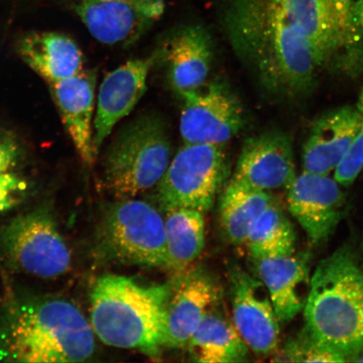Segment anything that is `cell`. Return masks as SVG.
<instances>
[{
  "label": "cell",
  "instance_id": "cell-1",
  "mask_svg": "<svg viewBox=\"0 0 363 363\" xmlns=\"http://www.w3.org/2000/svg\"><path fill=\"white\" fill-rule=\"evenodd\" d=\"M224 25L235 54L266 92L292 101L315 88L322 67L310 42L269 0H230Z\"/></svg>",
  "mask_w": 363,
  "mask_h": 363
},
{
  "label": "cell",
  "instance_id": "cell-2",
  "mask_svg": "<svg viewBox=\"0 0 363 363\" xmlns=\"http://www.w3.org/2000/svg\"><path fill=\"white\" fill-rule=\"evenodd\" d=\"M92 326L74 303L60 298L13 303L0 324V360L84 362L93 357Z\"/></svg>",
  "mask_w": 363,
  "mask_h": 363
},
{
  "label": "cell",
  "instance_id": "cell-3",
  "mask_svg": "<svg viewBox=\"0 0 363 363\" xmlns=\"http://www.w3.org/2000/svg\"><path fill=\"white\" fill-rule=\"evenodd\" d=\"M169 284H143L108 274L95 281L90 294V322L108 346L134 349L149 357L167 347Z\"/></svg>",
  "mask_w": 363,
  "mask_h": 363
},
{
  "label": "cell",
  "instance_id": "cell-4",
  "mask_svg": "<svg viewBox=\"0 0 363 363\" xmlns=\"http://www.w3.org/2000/svg\"><path fill=\"white\" fill-rule=\"evenodd\" d=\"M305 328L352 362L363 347V270L347 250L322 260L311 279Z\"/></svg>",
  "mask_w": 363,
  "mask_h": 363
},
{
  "label": "cell",
  "instance_id": "cell-5",
  "mask_svg": "<svg viewBox=\"0 0 363 363\" xmlns=\"http://www.w3.org/2000/svg\"><path fill=\"white\" fill-rule=\"evenodd\" d=\"M172 158L166 121L155 113L140 115L118 130L104 152V186L117 199L136 198L157 187Z\"/></svg>",
  "mask_w": 363,
  "mask_h": 363
},
{
  "label": "cell",
  "instance_id": "cell-6",
  "mask_svg": "<svg viewBox=\"0 0 363 363\" xmlns=\"http://www.w3.org/2000/svg\"><path fill=\"white\" fill-rule=\"evenodd\" d=\"M306 35L318 62L357 69L363 34L352 19L354 0H269Z\"/></svg>",
  "mask_w": 363,
  "mask_h": 363
},
{
  "label": "cell",
  "instance_id": "cell-7",
  "mask_svg": "<svg viewBox=\"0 0 363 363\" xmlns=\"http://www.w3.org/2000/svg\"><path fill=\"white\" fill-rule=\"evenodd\" d=\"M98 242L107 259L169 269L164 217L142 199H118L112 204L104 216Z\"/></svg>",
  "mask_w": 363,
  "mask_h": 363
},
{
  "label": "cell",
  "instance_id": "cell-8",
  "mask_svg": "<svg viewBox=\"0 0 363 363\" xmlns=\"http://www.w3.org/2000/svg\"><path fill=\"white\" fill-rule=\"evenodd\" d=\"M0 253L13 269L55 279L71 267V252L48 206L12 218L0 227Z\"/></svg>",
  "mask_w": 363,
  "mask_h": 363
},
{
  "label": "cell",
  "instance_id": "cell-9",
  "mask_svg": "<svg viewBox=\"0 0 363 363\" xmlns=\"http://www.w3.org/2000/svg\"><path fill=\"white\" fill-rule=\"evenodd\" d=\"M225 145L184 143L157 184L163 211L174 208L211 210L228 170Z\"/></svg>",
  "mask_w": 363,
  "mask_h": 363
},
{
  "label": "cell",
  "instance_id": "cell-10",
  "mask_svg": "<svg viewBox=\"0 0 363 363\" xmlns=\"http://www.w3.org/2000/svg\"><path fill=\"white\" fill-rule=\"evenodd\" d=\"M180 97L179 130L184 143L225 145L242 129V103L222 82H212Z\"/></svg>",
  "mask_w": 363,
  "mask_h": 363
},
{
  "label": "cell",
  "instance_id": "cell-11",
  "mask_svg": "<svg viewBox=\"0 0 363 363\" xmlns=\"http://www.w3.org/2000/svg\"><path fill=\"white\" fill-rule=\"evenodd\" d=\"M98 42L130 47L161 19L163 0H62Z\"/></svg>",
  "mask_w": 363,
  "mask_h": 363
},
{
  "label": "cell",
  "instance_id": "cell-12",
  "mask_svg": "<svg viewBox=\"0 0 363 363\" xmlns=\"http://www.w3.org/2000/svg\"><path fill=\"white\" fill-rule=\"evenodd\" d=\"M233 324L247 347L258 355L278 351L280 321L260 279L234 269L230 272Z\"/></svg>",
  "mask_w": 363,
  "mask_h": 363
},
{
  "label": "cell",
  "instance_id": "cell-13",
  "mask_svg": "<svg viewBox=\"0 0 363 363\" xmlns=\"http://www.w3.org/2000/svg\"><path fill=\"white\" fill-rule=\"evenodd\" d=\"M157 52L130 60L108 72L98 91L94 120V148L98 154L120 121L128 116L147 89Z\"/></svg>",
  "mask_w": 363,
  "mask_h": 363
},
{
  "label": "cell",
  "instance_id": "cell-14",
  "mask_svg": "<svg viewBox=\"0 0 363 363\" xmlns=\"http://www.w3.org/2000/svg\"><path fill=\"white\" fill-rule=\"evenodd\" d=\"M340 186L329 175L303 171L286 189L289 211L312 242L328 239L342 220L345 199Z\"/></svg>",
  "mask_w": 363,
  "mask_h": 363
},
{
  "label": "cell",
  "instance_id": "cell-15",
  "mask_svg": "<svg viewBox=\"0 0 363 363\" xmlns=\"http://www.w3.org/2000/svg\"><path fill=\"white\" fill-rule=\"evenodd\" d=\"M296 176L291 140L283 131L270 130L244 143L231 180L271 192L287 189Z\"/></svg>",
  "mask_w": 363,
  "mask_h": 363
},
{
  "label": "cell",
  "instance_id": "cell-16",
  "mask_svg": "<svg viewBox=\"0 0 363 363\" xmlns=\"http://www.w3.org/2000/svg\"><path fill=\"white\" fill-rule=\"evenodd\" d=\"M362 124L357 106L334 108L313 124L303 148L305 172L329 175L346 157Z\"/></svg>",
  "mask_w": 363,
  "mask_h": 363
},
{
  "label": "cell",
  "instance_id": "cell-17",
  "mask_svg": "<svg viewBox=\"0 0 363 363\" xmlns=\"http://www.w3.org/2000/svg\"><path fill=\"white\" fill-rule=\"evenodd\" d=\"M172 88L180 96L207 84L214 62L211 35L202 26L182 27L167 39L162 48Z\"/></svg>",
  "mask_w": 363,
  "mask_h": 363
},
{
  "label": "cell",
  "instance_id": "cell-18",
  "mask_svg": "<svg viewBox=\"0 0 363 363\" xmlns=\"http://www.w3.org/2000/svg\"><path fill=\"white\" fill-rule=\"evenodd\" d=\"M96 84V72L84 70L48 85L62 123L82 161L87 165L93 164L97 157L93 143Z\"/></svg>",
  "mask_w": 363,
  "mask_h": 363
},
{
  "label": "cell",
  "instance_id": "cell-19",
  "mask_svg": "<svg viewBox=\"0 0 363 363\" xmlns=\"http://www.w3.org/2000/svg\"><path fill=\"white\" fill-rule=\"evenodd\" d=\"M220 297L219 285L207 272L196 269L185 275L170 295L167 347H187L203 317Z\"/></svg>",
  "mask_w": 363,
  "mask_h": 363
},
{
  "label": "cell",
  "instance_id": "cell-20",
  "mask_svg": "<svg viewBox=\"0 0 363 363\" xmlns=\"http://www.w3.org/2000/svg\"><path fill=\"white\" fill-rule=\"evenodd\" d=\"M258 278L269 292L280 323L303 311L310 289V255L306 253L254 260Z\"/></svg>",
  "mask_w": 363,
  "mask_h": 363
},
{
  "label": "cell",
  "instance_id": "cell-21",
  "mask_svg": "<svg viewBox=\"0 0 363 363\" xmlns=\"http://www.w3.org/2000/svg\"><path fill=\"white\" fill-rule=\"evenodd\" d=\"M17 52L48 85L70 79L84 70V55L79 45L61 33L27 34L18 43Z\"/></svg>",
  "mask_w": 363,
  "mask_h": 363
},
{
  "label": "cell",
  "instance_id": "cell-22",
  "mask_svg": "<svg viewBox=\"0 0 363 363\" xmlns=\"http://www.w3.org/2000/svg\"><path fill=\"white\" fill-rule=\"evenodd\" d=\"M187 347L193 360L203 363L244 362L249 350L234 324L215 307L203 317Z\"/></svg>",
  "mask_w": 363,
  "mask_h": 363
},
{
  "label": "cell",
  "instance_id": "cell-23",
  "mask_svg": "<svg viewBox=\"0 0 363 363\" xmlns=\"http://www.w3.org/2000/svg\"><path fill=\"white\" fill-rule=\"evenodd\" d=\"M165 237L169 269L183 271L201 256L206 244L203 212L190 208L166 211Z\"/></svg>",
  "mask_w": 363,
  "mask_h": 363
},
{
  "label": "cell",
  "instance_id": "cell-24",
  "mask_svg": "<svg viewBox=\"0 0 363 363\" xmlns=\"http://www.w3.org/2000/svg\"><path fill=\"white\" fill-rule=\"evenodd\" d=\"M275 202L270 192L254 189L230 180L222 195V228L231 243L246 244L250 229L261 213Z\"/></svg>",
  "mask_w": 363,
  "mask_h": 363
},
{
  "label": "cell",
  "instance_id": "cell-25",
  "mask_svg": "<svg viewBox=\"0 0 363 363\" xmlns=\"http://www.w3.org/2000/svg\"><path fill=\"white\" fill-rule=\"evenodd\" d=\"M294 225L277 202L263 211L249 230L246 245L252 259L295 252Z\"/></svg>",
  "mask_w": 363,
  "mask_h": 363
},
{
  "label": "cell",
  "instance_id": "cell-26",
  "mask_svg": "<svg viewBox=\"0 0 363 363\" xmlns=\"http://www.w3.org/2000/svg\"><path fill=\"white\" fill-rule=\"evenodd\" d=\"M279 362L337 363L346 357L311 334L306 328L288 340L278 356Z\"/></svg>",
  "mask_w": 363,
  "mask_h": 363
},
{
  "label": "cell",
  "instance_id": "cell-27",
  "mask_svg": "<svg viewBox=\"0 0 363 363\" xmlns=\"http://www.w3.org/2000/svg\"><path fill=\"white\" fill-rule=\"evenodd\" d=\"M357 106L362 113L360 130L346 157L334 171V179L340 186H345V187L353 184L363 169V89Z\"/></svg>",
  "mask_w": 363,
  "mask_h": 363
},
{
  "label": "cell",
  "instance_id": "cell-28",
  "mask_svg": "<svg viewBox=\"0 0 363 363\" xmlns=\"http://www.w3.org/2000/svg\"><path fill=\"white\" fill-rule=\"evenodd\" d=\"M28 189L27 181L13 172L0 174V215L20 204Z\"/></svg>",
  "mask_w": 363,
  "mask_h": 363
},
{
  "label": "cell",
  "instance_id": "cell-29",
  "mask_svg": "<svg viewBox=\"0 0 363 363\" xmlns=\"http://www.w3.org/2000/svg\"><path fill=\"white\" fill-rule=\"evenodd\" d=\"M21 148L16 136L0 130V174L10 172L20 162Z\"/></svg>",
  "mask_w": 363,
  "mask_h": 363
},
{
  "label": "cell",
  "instance_id": "cell-30",
  "mask_svg": "<svg viewBox=\"0 0 363 363\" xmlns=\"http://www.w3.org/2000/svg\"><path fill=\"white\" fill-rule=\"evenodd\" d=\"M352 19L358 30L363 34V0H354Z\"/></svg>",
  "mask_w": 363,
  "mask_h": 363
},
{
  "label": "cell",
  "instance_id": "cell-31",
  "mask_svg": "<svg viewBox=\"0 0 363 363\" xmlns=\"http://www.w3.org/2000/svg\"><path fill=\"white\" fill-rule=\"evenodd\" d=\"M352 362H363V354H359V355L357 356Z\"/></svg>",
  "mask_w": 363,
  "mask_h": 363
},
{
  "label": "cell",
  "instance_id": "cell-32",
  "mask_svg": "<svg viewBox=\"0 0 363 363\" xmlns=\"http://www.w3.org/2000/svg\"><path fill=\"white\" fill-rule=\"evenodd\" d=\"M360 354H363V347H362V352H361V353H360ZM357 356H358V355H357Z\"/></svg>",
  "mask_w": 363,
  "mask_h": 363
}]
</instances>
